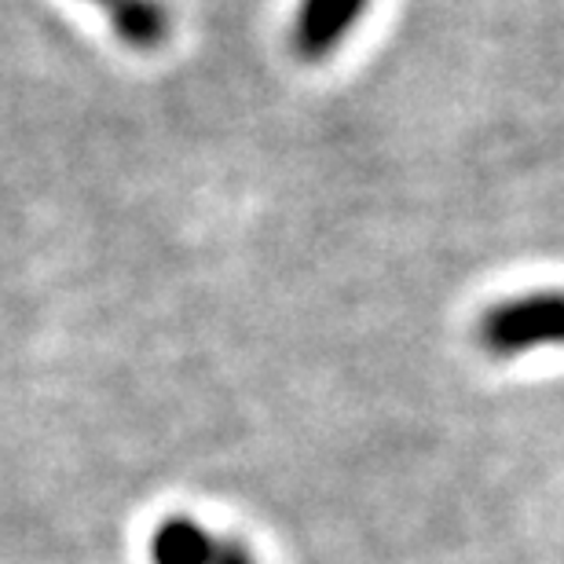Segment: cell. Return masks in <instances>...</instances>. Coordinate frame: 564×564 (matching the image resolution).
Here are the masks:
<instances>
[{
  "label": "cell",
  "instance_id": "cell-1",
  "mask_svg": "<svg viewBox=\"0 0 564 564\" xmlns=\"http://www.w3.org/2000/svg\"><path fill=\"white\" fill-rule=\"evenodd\" d=\"M477 345L495 359L564 348V290H532L495 301L477 319Z\"/></svg>",
  "mask_w": 564,
  "mask_h": 564
},
{
  "label": "cell",
  "instance_id": "cell-5",
  "mask_svg": "<svg viewBox=\"0 0 564 564\" xmlns=\"http://www.w3.org/2000/svg\"><path fill=\"white\" fill-rule=\"evenodd\" d=\"M209 564H257L250 546L239 543L235 535H217V543H213V557Z\"/></svg>",
  "mask_w": 564,
  "mask_h": 564
},
{
  "label": "cell",
  "instance_id": "cell-4",
  "mask_svg": "<svg viewBox=\"0 0 564 564\" xmlns=\"http://www.w3.org/2000/svg\"><path fill=\"white\" fill-rule=\"evenodd\" d=\"M217 535L206 532L198 521L169 517L151 535V564H209Z\"/></svg>",
  "mask_w": 564,
  "mask_h": 564
},
{
  "label": "cell",
  "instance_id": "cell-3",
  "mask_svg": "<svg viewBox=\"0 0 564 564\" xmlns=\"http://www.w3.org/2000/svg\"><path fill=\"white\" fill-rule=\"evenodd\" d=\"M104 8L110 30L132 52H158L173 33V15L162 0H88Z\"/></svg>",
  "mask_w": 564,
  "mask_h": 564
},
{
  "label": "cell",
  "instance_id": "cell-2",
  "mask_svg": "<svg viewBox=\"0 0 564 564\" xmlns=\"http://www.w3.org/2000/svg\"><path fill=\"white\" fill-rule=\"evenodd\" d=\"M367 8L370 0H297L290 22L293 55L304 63H326L334 52H341Z\"/></svg>",
  "mask_w": 564,
  "mask_h": 564
}]
</instances>
